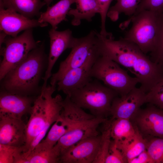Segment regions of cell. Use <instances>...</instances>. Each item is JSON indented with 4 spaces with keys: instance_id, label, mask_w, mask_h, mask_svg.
<instances>
[{
    "instance_id": "obj_1",
    "label": "cell",
    "mask_w": 163,
    "mask_h": 163,
    "mask_svg": "<svg viewBox=\"0 0 163 163\" xmlns=\"http://www.w3.org/2000/svg\"><path fill=\"white\" fill-rule=\"evenodd\" d=\"M99 37L101 54L127 69L146 92L163 77V69L134 43L123 37L115 40L113 36L105 37L100 33Z\"/></svg>"
},
{
    "instance_id": "obj_14",
    "label": "cell",
    "mask_w": 163,
    "mask_h": 163,
    "mask_svg": "<svg viewBox=\"0 0 163 163\" xmlns=\"http://www.w3.org/2000/svg\"><path fill=\"white\" fill-rule=\"evenodd\" d=\"M101 55L96 54L90 57L82 66L67 71L57 83V89L69 96L92 80L91 72L92 66Z\"/></svg>"
},
{
    "instance_id": "obj_16",
    "label": "cell",
    "mask_w": 163,
    "mask_h": 163,
    "mask_svg": "<svg viewBox=\"0 0 163 163\" xmlns=\"http://www.w3.org/2000/svg\"><path fill=\"white\" fill-rule=\"evenodd\" d=\"M37 97L23 95L1 90L0 94V115L22 119L30 114Z\"/></svg>"
},
{
    "instance_id": "obj_29",
    "label": "cell",
    "mask_w": 163,
    "mask_h": 163,
    "mask_svg": "<svg viewBox=\"0 0 163 163\" xmlns=\"http://www.w3.org/2000/svg\"><path fill=\"white\" fill-rule=\"evenodd\" d=\"M23 146L17 147L0 144V163H17L23 153Z\"/></svg>"
},
{
    "instance_id": "obj_21",
    "label": "cell",
    "mask_w": 163,
    "mask_h": 163,
    "mask_svg": "<svg viewBox=\"0 0 163 163\" xmlns=\"http://www.w3.org/2000/svg\"><path fill=\"white\" fill-rule=\"evenodd\" d=\"M75 3L76 8L71 9L68 14L73 17L71 23L73 26L80 25L82 19L91 21L96 14L100 13V8L96 0H76Z\"/></svg>"
},
{
    "instance_id": "obj_31",
    "label": "cell",
    "mask_w": 163,
    "mask_h": 163,
    "mask_svg": "<svg viewBox=\"0 0 163 163\" xmlns=\"http://www.w3.org/2000/svg\"><path fill=\"white\" fill-rule=\"evenodd\" d=\"M127 161L121 151L111 139L109 151L105 163H127Z\"/></svg>"
},
{
    "instance_id": "obj_35",
    "label": "cell",
    "mask_w": 163,
    "mask_h": 163,
    "mask_svg": "<svg viewBox=\"0 0 163 163\" xmlns=\"http://www.w3.org/2000/svg\"><path fill=\"white\" fill-rule=\"evenodd\" d=\"M0 31V46L1 48L5 41L6 37L8 35L3 32Z\"/></svg>"
},
{
    "instance_id": "obj_30",
    "label": "cell",
    "mask_w": 163,
    "mask_h": 163,
    "mask_svg": "<svg viewBox=\"0 0 163 163\" xmlns=\"http://www.w3.org/2000/svg\"><path fill=\"white\" fill-rule=\"evenodd\" d=\"M147 103L163 110V77L147 92Z\"/></svg>"
},
{
    "instance_id": "obj_26",
    "label": "cell",
    "mask_w": 163,
    "mask_h": 163,
    "mask_svg": "<svg viewBox=\"0 0 163 163\" xmlns=\"http://www.w3.org/2000/svg\"><path fill=\"white\" fill-rule=\"evenodd\" d=\"M101 140L97 156L93 163H105L106 158L108 153L111 141L109 121L104 123Z\"/></svg>"
},
{
    "instance_id": "obj_20",
    "label": "cell",
    "mask_w": 163,
    "mask_h": 163,
    "mask_svg": "<svg viewBox=\"0 0 163 163\" xmlns=\"http://www.w3.org/2000/svg\"><path fill=\"white\" fill-rule=\"evenodd\" d=\"M5 9L14 11L29 18L39 17L41 9L46 4L41 0H0Z\"/></svg>"
},
{
    "instance_id": "obj_4",
    "label": "cell",
    "mask_w": 163,
    "mask_h": 163,
    "mask_svg": "<svg viewBox=\"0 0 163 163\" xmlns=\"http://www.w3.org/2000/svg\"><path fill=\"white\" fill-rule=\"evenodd\" d=\"M56 85L47 86L34 101L30 117L26 126V142L23 153L27 152L34 140L40 135L44 137L50 127L59 117L61 109L50 101Z\"/></svg>"
},
{
    "instance_id": "obj_9",
    "label": "cell",
    "mask_w": 163,
    "mask_h": 163,
    "mask_svg": "<svg viewBox=\"0 0 163 163\" xmlns=\"http://www.w3.org/2000/svg\"><path fill=\"white\" fill-rule=\"evenodd\" d=\"M99 34L96 30H92L86 36L77 38L69 55L61 62L58 71L52 74L51 85H56L67 71L82 66L91 56L100 53Z\"/></svg>"
},
{
    "instance_id": "obj_12",
    "label": "cell",
    "mask_w": 163,
    "mask_h": 163,
    "mask_svg": "<svg viewBox=\"0 0 163 163\" xmlns=\"http://www.w3.org/2000/svg\"><path fill=\"white\" fill-rule=\"evenodd\" d=\"M101 135L83 139L63 152L60 163H93L99 149Z\"/></svg>"
},
{
    "instance_id": "obj_6",
    "label": "cell",
    "mask_w": 163,
    "mask_h": 163,
    "mask_svg": "<svg viewBox=\"0 0 163 163\" xmlns=\"http://www.w3.org/2000/svg\"><path fill=\"white\" fill-rule=\"evenodd\" d=\"M118 96L115 91L95 79L69 96L74 103L83 109L88 110L95 117L107 118L110 114L113 99Z\"/></svg>"
},
{
    "instance_id": "obj_17",
    "label": "cell",
    "mask_w": 163,
    "mask_h": 163,
    "mask_svg": "<svg viewBox=\"0 0 163 163\" xmlns=\"http://www.w3.org/2000/svg\"><path fill=\"white\" fill-rule=\"evenodd\" d=\"M26 126L22 119L0 115V144L17 147L24 146Z\"/></svg>"
},
{
    "instance_id": "obj_28",
    "label": "cell",
    "mask_w": 163,
    "mask_h": 163,
    "mask_svg": "<svg viewBox=\"0 0 163 163\" xmlns=\"http://www.w3.org/2000/svg\"><path fill=\"white\" fill-rule=\"evenodd\" d=\"M150 54L151 59L163 69V11L161 14L159 29L155 44Z\"/></svg>"
},
{
    "instance_id": "obj_5",
    "label": "cell",
    "mask_w": 163,
    "mask_h": 163,
    "mask_svg": "<svg viewBox=\"0 0 163 163\" xmlns=\"http://www.w3.org/2000/svg\"><path fill=\"white\" fill-rule=\"evenodd\" d=\"M161 13L144 10L129 17L119 26L123 29L132 24L123 38L136 44L145 54L150 53L156 41Z\"/></svg>"
},
{
    "instance_id": "obj_36",
    "label": "cell",
    "mask_w": 163,
    "mask_h": 163,
    "mask_svg": "<svg viewBox=\"0 0 163 163\" xmlns=\"http://www.w3.org/2000/svg\"><path fill=\"white\" fill-rule=\"evenodd\" d=\"M53 1V0H43V1L45 2L47 6H49Z\"/></svg>"
},
{
    "instance_id": "obj_3",
    "label": "cell",
    "mask_w": 163,
    "mask_h": 163,
    "mask_svg": "<svg viewBox=\"0 0 163 163\" xmlns=\"http://www.w3.org/2000/svg\"><path fill=\"white\" fill-rule=\"evenodd\" d=\"M62 112L70 123L69 130L59 140L55 147L60 154L80 141L98 135V128L107 118L95 117L85 112L66 96L62 102Z\"/></svg>"
},
{
    "instance_id": "obj_10",
    "label": "cell",
    "mask_w": 163,
    "mask_h": 163,
    "mask_svg": "<svg viewBox=\"0 0 163 163\" xmlns=\"http://www.w3.org/2000/svg\"><path fill=\"white\" fill-rule=\"evenodd\" d=\"M130 120L144 137L163 138V110L149 104L140 108Z\"/></svg>"
},
{
    "instance_id": "obj_15",
    "label": "cell",
    "mask_w": 163,
    "mask_h": 163,
    "mask_svg": "<svg viewBox=\"0 0 163 163\" xmlns=\"http://www.w3.org/2000/svg\"><path fill=\"white\" fill-rule=\"evenodd\" d=\"M0 31L8 36L15 37L21 32L38 27L47 26L48 23L39 22L38 19H30L0 4Z\"/></svg>"
},
{
    "instance_id": "obj_19",
    "label": "cell",
    "mask_w": 163,
    "mask_h": 163,
    "mask_svg": "<svg viewBox=\"0 0 163 163\" xmlns=\"http://www.w3.org/2000/svg\"><path fill=\"white\" fill-rule=\"evenodd\" d=\"M60 153L54 146L42 140L22 159L21 163H60Z\"/></svg>"
},
{
    "instance_id": "obj_13",
    "label": "cell",
    "mask_w": 163,
    "mask_h": 163,
    "mask_svg": "<svg viewBox=\"0 0 163 163\" xmlns=\"http://www.w3.org/2000/svg\"><path fill=\"white\" fill-rule=\"evenodd\" d=\"M50 46L48 56L47 68L43 78V83L41 88L44 90L47 82L52 75L51 72L56 61L62 53L68 49H72L74 45L77 38L73 36L69 29L59 31L51 28L49 31Z\"/></svg>"
},
{
    "instance_id": "obj_32",
    "label": "cell",
    "mask_w": 163,
    "mask_h": 163,
    "mask_svg": "<svg viewBox=\"0 0 163 163\" xmlns=\"http://www.w3.org/2000/svg\"><path fill=\"white\" fill-rule=\"evenodd\" d=\"M144 10L162 12L163 11V0H141L136 13L133 16Z\"/></svg>"
},
{
    "instance_id": "obj_27",
    "label": "cell",
    "mask_w": 163,
    "mask_h": 163,
    "mask_svg": "<svg viewBox=\"0 0 163 163\" xmlns=\"http://www.w3.org/2000/svg\"><path fill=\"white\" fill-rule=\"evenodd\" d=\"M146 150L153 163H163V138L148 136Z\"/></svg>"
},
{
    "instance_id": "obj_23",
    "label": "cell",
    "mask_w": 163,
    "mask_h": 163,
    "mask_svg": "<svg viewBox=\"0 0 163 163\" xmlns=\"http://www.w3.org/2000/svg\"><path fill=\"white\" fill-rule=\"evenodd\" d=\"M115 142L124 155L128 163L146 149L147 139L138 129L131 138L122 142Z\"/></svg>"
},
{
    "instance_id": "obj_8",
    "label": "cell",
    "mask_w": 163,
    "mask_h": 163,
    "mask_svg": "<svg viewBox=\"0 0 163 163\" xmlns=\"http://www.w3.org/2000/svg\"><path fill=\"white\" fill-rule=\"evenodd\" d=\"M33 29L26 30L15 37L7 36L0 48L2 59L0 64V80L26 58L29 53L37 47L39 43L34 39Z\"/></svg>"
},
{
    "instance_id": "obj_25",
    "label": "cell",
    "mask_w": 163,
    "mask_h": 163,
    "mask_svg": "<svg viewBox=\"0 0 163 163\" xmlns=\"http://www.w3.org/2000/svg\"><path fill=\"white\" fill-rule=\"evenodd\" d=\"M70 125L61 114L52 126L43 141L54 147L60 139L70 129Z\"/></svg>"
},
{
    "instance_id": "obj_18",
    "label": "cell",
    "mask_w": 163,
    "mask_h": 163,
    "mask_svg": "<svg viewBox=\"0 0 163 163\" xmlns=\"http://www.w3.org/2000/svg\"><path fill=\"white\" fill-rule=\"evenodd\" d=\"M75 2L76 0H60L51 6H47L46 11L41 12L37 19L38 21L49 23L52 28L56 30L60 23L66 20V15L71 9L70 6Z\"/></svg>"
},
{
    "instance_id": "obj_22",
    "label": "cell",
    "mask_w": 163,
    "mask_h": 163,
    "mask_svg": "<svg viewBox=\"0 0 163 163\" xmlns=\"http://www.w3.org/2000/svg\"><path fill=\"white\" fill-rule=\"evenodd\" d=\"M111 139L115 142H120L133 137L138 129L130 119H111L109 120Z\"/></svg>"
},
{
    "instance_id": "obj_33",
    "label": "cell",
    "mask_w": 163,
    "mask_h": 163,
    "mask_svg": "<svg viewBox=\"0 0 163 163\" xmlns=\"http://www.w3.org/2000/svg\"><path fill=\"white\" fill-rule=\"evenodd\" d=\"M99 5L100 12V14L101 18V34L107 36L111 33L108 32L106 28V21L107 12L110 5L113 0H96Z\"/></svg>"
},
{
    "instance_id": "obj_34",
    "label": "cell",
    "mask_w": 163,
    "mask_h": 163,
    "mask_svg": "<svg viewBox=\"0 0 163 163\" xmlns=\"http://www.w3.org/2000/svg\"><path fill=\"white\" fill-rule=\"evenodd\" d=\"M128 163H153V162L146 149L130 160Z\"/></svg>"
},
{
    "instance_id": "obj_11",
    "label": "cell",
    "mask_w": 163,
    "mask_h": 163,
    "mask_svg": "<svg viewBox=\"0 0 163 163\" xmlns=\"http://www.w3.org/2000/svg\"><path fill=\"white\" fill-rule=\"evenodd\" d=\"M147 92L140 87H136L125 95L116 97L111 107V119L123 118L130 120L144 104L147 103Z\"/></svg>"
},
{
    "instance_id": "obj_7",
    "label": "cell",
    "mask_w": 163,
    "mask_h": 163,
    "mask_svg": "<svg viewBox=\"0 0 163 163\" xmlns=\"http://www.w3.org/2000/svg\"><path fill=\"white\" fill-rule=\"evenodd\" d=\"M91 75L92 78L102 82L119 96L125 95L139 83L137 78L130 76L118 63L101 55L94 63Z\"/></svg>"
},
{
    "instance_id": "obj_2",
    "label": "cell",
    "mask_w": 163,
    "mask_h": 163,
    "mask_svg": "<svg viewBox=\"0 0 163 163\" xmlns=\"http://www.w3.org/2000/svg\"><path fill=\"white\" fill-rule=\"evenodd\" d=\"M48 58L42 43L0 81L1 90L30 96L38 92L40 82L47 68Z\"/></svg>"
},
{
    "instance_id": "obj_24",
    "label": "cell",
    "mask_w": 163,
    "mask_h": 163,
    "mask_svg": "<svg viewBox=\"0 0 163 163\" xmlns=\"http://www.w3.org/2000/svg\"><path fill=\"white\" fill-rule=\"evenodd\" d=\"M141 0H117L115 4L109 9L107 16L113 21L118 20L121 13L130 17L136 13Z\"/></svg>"
}]
</instances>
